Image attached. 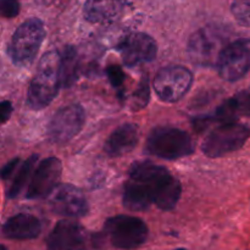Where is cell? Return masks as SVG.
<instances>
[{"instance_id": "6da1fadb", "label": "cell", "mask_w": 250, "mask_h": 250, "mask_svg": "<svg viewBox=\"0 0 250 250\" xmlns=\"http://www.w3.org/2000/svg\"><path fill=\"white\" fill-rule=\"evenodd\" d=\"M182 193L180 181L167 168L150 161L133 163L124 189V205L131 211H144L155 204L164 211L177 205Z\"/></svg>"}, {"instance_id": "7a4b0ae2", "label": "cell", "mask_w": 250, "mask_h": 250, "mask_svg": "<svg viewBox=\"0 0 250 250\" xmlns=\"http://www.w3.org/2000/svg\"><path fill=\"white\" fill-rule=\"evenodd\" d=\"M60 66L61 55L56 50L48 51L41 59L27 95V105L31 109H44L55 99L61 85Z\"/></svg>"}, {"instance_id": "3957f363", "label": "cell", "mask_w": 250, "mask_h": 250, "mask_svg": "<svg viewBox=\"0 0 250 250\" xmlns=\"http://www.w3.org/2000/svg\"><path fill=\"white\" fill-rule=\"evenodd\" d=\"M146 151L165 160H176L190 155L194 143L187 132L170 126L155 127L146 139Z\"/></svg>"}, {"instance_id": "277c9868", "label": "cell", "mask_w": 250, "mask_h": 250, "mask_svg": "<svg viewBox=\"0 0 250 250\" xmlns=\"http://www.w3.org/2000/svg\"><path fill=\"white\" fill-rule=\"evenodd\" d=\"M45 38L44 23L39 19H29L20 24L9 45V55L17 66L33 62Z\"/></svg>"}, {"instance_id": "5b68a950", "label": "cell", "mask_w": 250, "mask_h": 250, "mask_svg": "<svg viewBox=\"0 0 250 250\" xmlns=\"http://www.w3.org/2000/svg\"><path fill=\"white\" fill-rule=\"evenodd\" d=\"M250 137V128L237 122H224L212 129L202 144V151L208 158H220L241 149Z\"/></svg>"}, {"instance_id": "8992f818", "label": "cell", "mask_w": 250, "mask_h": 250, "mask_svg": "<svg viewBox=\"0 0 250 250\" xmlns=\"http://www.w3.org/2000/svg\"><path fill=\"white\" fill-rule=\"evenodd\" d=\"M104 232L110 243L119 249H136L148 238V226L143 220L128 215H117L106 220Z\"/></svg>"}, {"instance_id": "52a82bcc", "label": "cell", "mask_w": 250, "mask_h": 250, "mask_svg": "<svg viewBox=\"0 0 250 250\" xmlns=\"http://www.w3.org/2000/svg\"><path fill=\"white\" fill-rule=\"evenodd\" d=\"M225 34L217 28H202L195 32L188 43L190 60L200 66L217 65L225 49Z\"/></svg>"}, {"instance_id": "ba28073f", "label": "cell", "mask_w": 250, "mask_h": 250, "mask_svg": "<svg viewBox=\"0 0 250 250\" xmlns=\"http://www.w3.org/2000/svg\"><path fill=\"white\" fill-rule=\"evenodd\" d=\"M193 83V75L183 66H168L158 72L154 80V89L159 99L176 103L182 99Z\"/></svg>"}, {"instance_id": "9c48e42d", "label": "cell", "mask_w": 250, "mask_h": 250, "mask_svg": "<svg viewBox=\"0 0 250 250\" xmlns=\"http://www.w3.org/2000/svg\"><path fill=\"white\" fill-rule=\"evenodd\" d=\"M216 66L225 81L236 82L244 77L250 70V39H238L227 44Z\"/></svg>"}, {"instance_id": "30bf717a", "label": "cell", "mask_w": 250, "mask_h": 250, "mask_svg": "<svg viewBox=\"0 0 250 250\" xmlns=\"http://www.w3.org/2000/svg\"><path fill=\"white\" fill-rule=\"evenodd\" d=\"M85 114L81 105L73 104L55 112L48 126V137L56 144H65L75 138L84 126Z\"/></svg>"}, {"instance_id": "8fae6325", "label": "cell", "mask_w": 250, "mask_h": 250, "mask_svg": "<svg viewBox=\"0 0 250 250\" xmlns=\"http://www.w3.org/2000/svg\"><path fill=\"white\" fill-rule=\"evenodd\" d=\"M49 205L55 214L66 217H82L88 214L84 194L72 185L58 186L49 195Z\"/></svg>"}, {"instance_id": "7c38bea8", "label": "cell", "mask_w": 250, "mask_h": 250, "mask_svg": "<svg viewBox=\"0 0 250 250\" xmlns=\"http://www.w3.org/2000/svg\"><path fill=\"white\" fill-rule=\"evenodd\" d=\"M61 173L62 164L58 158L44 159L32 173L26 197L28 199H39L50 195V193L58 187Z\"/></svg>"}, {"instance_id": "4fadbf2b", "label": "cell", "mask_w": 250, "mask_h": 250, "mask_svg": "<svg viewBox=\"0 0 250 250\" xmlns=\"http://www.w3.org/2000/svg\"><path fill=\"white\" fill-rule=\"evenodd\" d=\"M117 50L125 65L132 67L139 63L153 61L158 54V45L149 34L136 32L128 34L119 44Z\"/></svg>"}, {"instance_id": "5bb4252c", "label": "cell", "mask_w": 250, "mask_h": 250, "mask_svg": "<svg viewBox=\"0 0 250 250\" xmlns=\"http://www.w3.org/2000/svg\"><path fill=\"white\" fill-rule=\"evenodd\" d=\"M87 237L84 229L77 222L59 221L49 234L46 250H85Z\"/></svg>"}, {"instance_id": "9a60e30c", "label": "cell", "mask_w": 250, "mask_h": 250, "mask_svg": "<svg viewBox=\"0 0 250 250\" xmlns=\"http://www.w3.org/2000/svg\"><path fill=\"white\" fill-rule=\"evenodd\" d=\"M139 141V128L134 124H124L117 127L105 143V151L110 156H122L137 146Z\"/></svg>"}, {"instance_id": "2e32d148", "label": "cell", "mask_w": 250, "mask_h": 250, "mask_svg": "<svg viewBox=\"0 0 250 250\" xmlns=\"http://www.w3.org/2000/svg\"><path fill=\"white\" fill-rule=\"evenodd\" d=\"M41 232V221L29 214L15 215L2 226V234L9 239H33L38 237Z\"/></svg>"}, {"instance_id": "e0dca14e", "label": "cell", "mask_w": 250, "mask_h": 250, "mask_svg": "<svg viewBox=\"0 0 250 250\" xmlns=\"http://www.w3.org/2000/svg\"><path fill=\"white\" fill-rule=\"evenodd\" d=\"M128 0H87L83 14L92 23H103L116 19Z\"/></svg>"}, {"instance_id": "ac0fdd59", "label": "cell", "mask_w": 250, "mask_h": 250, "mask_svg": "<svg viewBox=\"0 0 250 250\" xmlns=\"http://www.w3.org/2000/svg\"><path fill=\"white\" fill-rule=\"evenodd\" d=\"M243 115L250 116V92H242L227 99L217 107L212 120L220 122H233Z\"/></svg>"}, {"instance_id": "d6986e66", "label": "cell", "mask_w": 250, "mask_h": 250, "mask_svg": "<svg viewBox=\"0 0 250 250\" xmlns=\"http://www.w3.org/2000/svg\"><path fill=\"white\" fill-rule=\"evenodd\" d=\"M61 85L72 87L78 78V58L72 46H66L61 55Z\"/></svg>"}, {"instance_id": "ffe728a7", "label": "cell", "mask_w": 250, "mask_h": 250, "mask_svg": "<svg viewBox=\"0 0 250 250\" xmlns=\"http://www.w3.org/2000/svg\"><path fill=\"white\" fill-rule=\"evenodd\" d=\"M37 161H38V155L33 154V155L29 156V158L22 164V166L20 167L19 173H17L14 182H12L11 187H10L9 190H7V197L14 199V198H16L17 195L21 193V190L23 189L26 183L28 182L29 176H31L32 172H33Z\"/></svg>"}, {"instance_id": "44dd1931", "label": "cell", "mask_w": 250, "mask_h": 250, "mask_svg": "<svg viewBox=\"0 0 250 250\" xmlns=\"http://www.w3.org/2000/svg\"><path fill=\"white\" fill-rule=\"evenodd\" d=\"M149 102V81L146 75L141 80L138 89L134 92L133 97H132V107L133 110H141L148 104Z\"/></svg>"}, {"instance_id": "7402d4cb", "label": "cell", "mask_w": 250, "mask_h": 250, "mask_svg": "<svg viewBox=\"0 0 250 250\" xmlns=\"http://www.w3.org/2000/svg\"><path fill=\"white\" fill-rule=\"evenodd\" d=\"M106 73L107 78H109V82L111 83L112 87L116 88V89H120L124 85L125 80H126V75H125L124 70L119 65H110L106 68Z\"/></svg>"}, {"instance_id": "603a6c76", "label": "cell", "mask_w": 250, "mask_h": 250, "mask_svg": "<svg viewBox=\"0 0 250 250\" xmlns=\"http://www.w3.org/2000/svg\"><path fill=\"white\" fill-rule=\"evenodd\" d=\"M233 14L241 23L250 24V1L242 0L233 4Z\"/></svg>"}, {"instance_id": "cb8c5ba5", "label": "cell", "mask_w": 250, "mask_h": 250, "mask_svg": "<svg viewBox=\"0 0 250 250\" xmlns=\"http://www.w3.org/2000/svg\"><path fill=\"white\" fill-rule=\"evenodd\" d=\"M1 15L6 19H14L20 12L19 0H1L0 1Z\"/></svg>"}, {"instance_id": "d4e9b609", "label": "cell", "mask_w": 250, "mask_h": 250, "mask_svg": "<svg viewBox=\"0 0 250 250\" xmlns=\"http://www.w3.org/2000/svg\"><path fill=\"white\" fill-rule=\"evenodd\" d=\"M20 163L19 159H12L11 161H9V163L6 164V165L4 166V167L1 168V178L2 180H7V178L10 177V176L12 175V172H14V170L16 168L17 164Z\"/></svg>"}, {"instance_id": "484cf974", "label": "cell", "mask_w": 250, "mask_h": 250, "mask_svg": "<svg viewBox=\"0 0 250 250\" xmlns=\"http://www.w3.org/2000/svg\"><path fill=\"white\" fill-rule=\"evenodd\" d=\"M12 112V104L10 102H2L0 105V117H1V124H5L10 119Z\"/></svg>"}, {"instance_id": "4316f807", "label": "cell", "mask_w": 250, "mask_h": 250, "mask_svg": "<svg viewBox=\"0 0 250 250\" xmlns=\"http://www.w3.org/2000/svg\"><path fill=\"white\" fill-rule=\"evenodd\" d=\"M1 250H6V248H5L4 246H1Z\"/></svg>"}, {"instance_id": "83f0119b", "label": "cell", "mask_w": 250, "mask_h": 250, "mask_svg": "<svg viewBox=\"0 0 250 250\" xmlns=\"http://www.w3.org/2000/svg\"><path fill=\"white\" fill-rule=\"evenodd\" d=\"M176 250H186V249H176Z\"/></svg>"}]
</instances>
